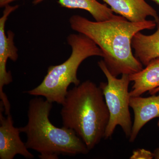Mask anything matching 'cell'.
<instances>
[{"instance_id":"7","label":"cell","mask_w":159,"mask_h":159,"mask_svg":"<svg viewBox=\"0 0 159 159\" xmlns=\"http://www.w3.org/2000/svg\"><path fill=\"white\" fill-rule=\"evenodd\" d=\"M4 106L0 103V159H13L16 156L20 155L27 159L34 158L29 151L25 143L20 137V129L14 126V122L11 114L5 118L3 111Z\"/></svg>"},{"instance_id":"4","label":"cell","mask_w":159,"mask_h":159,"mask_svg":"<svg viewBox=\"0 0 159 159\" xmlns=\"http://www.w3.org/2000/svg\"><path fill=\"white\" fill-rule=\"evenodd\" d=\"M67 40L72 49L70 57L61 64L50 66L41 83L25 93L31 96L43 97L50 102L62 105L69 86L71 84L75 86L80 84L77 72L81 63L92 56L103 57L101 49L84 34H70Z\"/></svg>"},{"instance_id":"9","label":"cell","mask_w":159,"mask_h":159,"mask_svg":"<svg viewBox=\"0 0 159 159\" xmlns=\"http://www.w3.org/2000/svg\"><path fill=\"white\" fill-rule=\"evenodd\" d=\"M110 6L113 12L132 22H142L148 16L154 19L157 24L159 16L157 11L145 0H102Z\"/></svg>"},{"instance_id":"2","label":"cell","mask_w":159,"mask_h":159,"mask_svg":"<svg viewBox=\"0 0 159 159\" xmlns=\"http://www.w3.org/2000/svg\"><path fill=\"white\" fill-rule=\"evenodd\" d=\"M61 115L64 127L73 129L89 150L104 139L110 114L101 89L90 80L68 91Z\"/></svg>"},{"instance_id":"18","label":"cell","mask_w":159,"mask_h":159,"mask_svg":"<svg viewBox=\"0 0 159 159\" xmlns=\"http://www.w3.org/2000/svg\"><path fill=\"white\" fill-rule=\"evenodd\" d=\"M157 125H158V127L159 130V119L158 120V122Z\"/></svg>"},{"instance_id":"5","label":"cell","mask_w":159,"mask_h":159,"mask_svg":"<svg viewBox=\"0 0 159 159\" xmlns=\"http://www.w3.org/2000/svg\"><path fill=\"white\" fill-rule=\"evenodd\" d=\"M98 64L107 79V83L101 82L99 86L110 114L104 139L110 138L118 125L121 126L125 136L129 139L133 126L129 110V75L122 74L121 78H117L110 72L103 60H100Z\"/></svg>"},{"instance_id":"13","label":"cell","mask_w":159,"mask_h":159,"mask_svg":"<svg viewBox=\"0 0 159 159\" xmlns=\"http://www.w3.org/2000/svg\"><path fill=\"white\" fill-rule=\"evenodd\" d=\"M154 158L153 153L145 149H138L133 152L131 159H152Z\"/></svg>"},{"instance_id":"8","label":"cell","mask_w":159,"mask_h":159,"mask_svg":"<svg viewBox=\"0 0 159 159\" xmlns=\"http://www.w3.org/2000/svg\"><path fill=\"white\" fill-rule=\"evenodd\" d=\"M158 95L148 97H130L129 106L134 114L130 142H134L142 127L152 119L159 118V92Z\"/></svg>"},{"instance_id":"6","label":"cell","mask_w":159,"mask_h":159,"mask_svg":"<svg viewBox=\"0 0 159 159\" xmlns=\"http://www.w3.org/2000/svg\"><path fill=\"white\" fill-rule=\"evenodd\" d=\"M18 7V5L5 6L2 16L0 18V99L6 115L10 113V104L6 94L3 92V87L12 81L11 73L6 70V64L8 59L16 61L18 54V49L14 45V33L8 31L6 35L5 26L9 16Z\"/></svg>"},{"instance_id":"15","label":"cell","mask_w":159,"mask_h":159,"mask_svg":"<svg viewBox=\"0 0 159 159\" xmlns=\"http://www.w3.org/2000/svg\"><path fill=\"white\" fill-rule=\"evenodd\" d=\"M153 153L154 158L159 159V148H157L154 150Z\"/></svg>"},{"instance_id":"16","label":"cell","mask_w":159,"mask_h":159,"mask_svg":"<svg viewBox=\"0 0 159 159\" xmlns=\"http://www.w3.org/2000/svg\"><path fill=\"white\" fill-rule=\"evenodd\" d=\"M159 92V87L155 89L154 90H153V91H152V92H150L149 93L151 94V95H154L155 94H156L157 93H158Z\"/></svg>"},{"instance_id":"10","label":"cell","mask_w":159,"mask_h":159,"mask_svg":"<svg viewBox=\"0 0 159 159\" xmlns=\"http://www.w3.org/2000/svg\"><path fill=\"white\" fill-rule=\"evenodd\" d=\"M134 84L129 92L130 97H140L159 87V57L152 60L141 71L129 74Z\"/></svg>"},{"instance_id":"1","label":"cell","mask_w":159,"mask_h":159,"mask_svg":"<svg viewBox=\"0 0 159 159\" xmlns=\"http://www.w3.org/2000/svg\"><path fill=\"white\" fill-rule=\"evenodd\" d=\"M69 22L74 31L87 36L101 49L103 61L116 77L134 74L143 69V65L132 51V40L137 33L152 30L157 24L150 20L132 22L116 15L107 20L93 21L78 15L72 16Z\"/></svg>"},{"instance_id":"11","label":"cell","mask_w":159,"mask_h":159,"mask_svg":"<svg viewBox=\"0 0 159 159\" xmlns=\"http://www.w3.org/2000/svg\"><path fill=\"white\" fill-rule=\"evenodd\" d=\"M157 31L151 35L137 33L132 40L135 57L146 66L152 60L159 57V22Z\"/></svg>"},{"instance_id":"14","label":"cell","mask_w":159,"mask_h":159,"mask_svg":"<svg viewBox=\"0 0 159 159\" xmlns=\"http://www.w3.org/2000/svg\"><path fill=\"white\" fill-rule=\"evenodd\" d=\"M16 0H0V7H5V6L9 5L10 3L14 2Z\"/></svg>"},{"instance_id":"17","label":"cell","mask_w":159,"mask_h":159,"mask_svg":"<svg viewBox=\"0 0 159 159\" xmlns=\"http://www.w3.org/2000/svg\"><path fill=\"white\" fill-rule=\"evenodd\" d=\"M150 1L154 2L159 6V0H150Z\"/></svg>"},{"instance_id":"12","label":"cell","mask_w":159,"mask_h":159,"mask_svg":"<svg viewBox=\"0 0 159 159\" xmlns=\"http://www.w3.org/2000/svg\"><path fill=\"white\" fill-rule=\"evenodd\" d=\"M43 1L33 0V3L37 5ZM58 2L65 8L85 10L90 13L96 21L110 20L116 16L111 8L97 0H58Z\"/></svg>"},{"instance_id":"3","label":"cell","mask_w":159,"mask_h":159,"mask_svg":"<svg viewBox=\"0 0 159 159\" xmlns=\"http://www.w3.org/2000/svg\"><path fill=\"white\" fill-rule=\"evenodd\" d=\"M52 107L53 102L42 97L30 100L28 123L19 128L21 133L26 134L27 148L39 152L41 159L87 154L89 150L74 130L58 128L51 123L49 116Z\"/></svg>"}]
</instances>
